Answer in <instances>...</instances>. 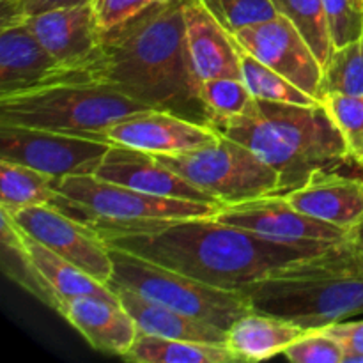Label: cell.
Wrapping results in <instances>:
<instances>
[{
	"instance_id": "4fadbf2b",
	"label": "cell",
	"mask_w": 363,
	"mask_h": 363,
	"mask_svg": "<svg viewBox=\"0 0 363 363\" xmlns=\"http://www.w3.org/2000/svg\"><path fill=\"white\" fill-rule=\"evenodd\" d=\"M23 21L38 41L64 66L89 71L99 84L105 52L103 28L92 4L46 11Z\"/></svg>"
},
{
	"instance_id": "83f0119b",
	"label": "cell",
	"mask_w": 363,
	"mask_h": 363,
	"mask_svg": "<svg viewBox=\"0 0 363 363\" xmlns=\"http://www.w3.org/2000/svg\"><path fill=\"white\" fill-rule=\"evenodd\" d=\"M201 96L209 113V124H218L241 116L255 98L241 78H213L201 84Z\"/></svg>"
},
{
	"instance_id": "4dcf8cb0",
	"label": "cell",
	"mask_w": 363,
	"mask_h": 363,
	"mask_svg": "<svg viewBox=\"0 0 363 363\" xmlns=\"http://www.w3.org/2000/svg\"><path fill=\"white\" fill-rule=\"evenodd\" d=\"M284 357L294 363H344L346 350L323 328H311L284 351Z\"/></svg>"
},
{
	"instance_id": "8fae6325",
	"label": "cell",
	"mask_w": 363,
	"mask_h": 363,
	"mask_svg": "<svg viewBox=\"0 0 363 363\" xmlns=\"http://www.w3.org/2000/svg\"><path fill=\"white\" fill-rule=\"evenodd\" d=\"M215 218L264 240L303 247H332L351 236L350 230L298 211L279 194L223 204Z\"/></svg>"
},
{
	"instance_id": "d4e9b609",
	"label": "cell",
	"mask_w": 363,
	"mask_h": 363,
	"mask_svg": "<svg viewBox=\"0 0 363 363\" xmlns=\"http://www.w3.org/2000/svg\"><path fill=\"white\" fill-rule=\"evenodd\" d=\"M238 55H240L241 80L248 87L255 99L261 101H277V103H293V105H321L319 99L307 94L300 87L287 80L286 77L275 71L273 67L266 66L262 60L252 55L247 48L238 43Z\"/></svg>"
},
{
	"instance_id": "7402d4cb",
	"label": "cell",
	"mask_w": 363,
	"mask_h": 363,
	"mask_svg": "<svg viewBox=\"0 0 363 363\" xmlns=\"http://www.w3.org/2000/svg\"><path fill=\"white\" fill-rule=\"evenodd\" d=\"M305 332L307 330L289 319L250 311L229 326L225 346L238 362H262L284 354Z\"/></svg>"
},
{
	"instance_id": "ba28073f",
	"label": "cell",
	"mask_w": 363,
	"mask_h": 363,
	"mask_svg": "<svg viewBox=\"0 0 363 363\" xmlns=\"http://www.w3.org/2000/svg\"><path fill=\"white\" fill-rule=\"evenodd\" d=\"M169 169L222 204L280 194V176L252 149L220 133L215 142L181 155H155Z\"/></svg>"
},
{
	"instance_id": "ffe728a7",
	"label": "cell",
	"mask_w": 363,
	"mask_h": 363,
	"mask_svg": "<svg viewBox=\"0 0 363 363\" xmlns=\"http://www.w3.org/2000/svg\"><path fill=\"white\" fill-rule=\"evenodd\" d=\"M21 247L27 255L30 268L41 286L43 298L41 301L59 314L64 301L78 296H99L105 300L119 301L117 294L105 286L103 282L96 280L87 272L80 269L78 266L71 264L59 254L50 250L38 240L28 236L20 229Z\"/></svg>"
},
{
	"instance_id": "2e32d148",
	"label": "cell",
	"mask_w": 363,
	"mask_h": 363,
	"mask_svg": "<svg viewBox=\"0 0 363 363\" xmlns=\"http://www.w3.org/2000/svg\"><path fill=\"white\" fill-rule=\"evenodd\" d=\"M92 176L144 194L223 206L160 162L151 152L112 144Z\"/></svg>"
},
{
	"instance_id": "4316f807",
	"label": "cell",
	"mask_w": 363,
	"mask_h": 363,
	"mask_svg": "<svg viewBox=\"0 0 363 363\" xmlns=\"http://www.w3.org/2000/svg\"><path fill=\"white\" fill-rule=\"evenodd\" d=\"M328 92L363 96V35L357 41L333 48L323 67L321 98Z\"/></svg>"
},
{
	"instance_id": "d590c367",
	"label": "cell",
	"mask_w": 363,
	"mask_h": 363,
	"mask_svg": "<svg viewBox=\"0 0 363 363\" xmlns=\"http://www.w3.org/2000/svg\"><path fill=\"white\" fill-rule=\"evenodd\" d=\"M351 241H353L358 257H360L363 262V222L353 230V233H351Z\"/></svg>"
},
{
	"instance_id": "7a4b0ae2",
	"label": "cell",
	"mask_w": 363,
	"mask_h": 363,
	"mask_svg": "<svg viewBox=\"0 0 363 363\" xmlns=\"http://www.w3.org/2000/svg\"><path fill=\"white\" fill-rule=\"evenodd\" d=\"M184 2L167 0L105 32L99 84L156 110L209 124L184 39Z\"/></svg>"
},
{
	"instance_id": "5bb4252c",
	"label": "cell",
	"mask_w": 363,
	"mask_h": 363,
	"mask_svg": "<svg viewBox=\"0 0 363 363\" xmlns=\"http://www.w3.org/2000/svg\"><path fill=\"white\" fill-rule=\"evenodd\" d=\"M64 82H96L89 71L64 66L23 21L0 25V96Z\"/></svg>"
},
{
	"instance_id": "484cf974",
	"label": "cell",
	"mask_w": 363,
	"mask_h": 363,
	"mask_svg": "<svg viewBox=\"0 0 363 363\" xmlns=\"http://www.w3.org/2000/svg\"><path fill=\"white\" fill-rule=\"evenodd\" d=\"M272 2L279 14H284L296 25L325 67L333 52V45L330 39L323 0H272Z\"/></svg>"
},
{
	"instance_id": "52a82bcc",
	"label": "cell",
	"mask_w": 363,
	"mask_h": 363,
	"mask_svg": "<svg viewBox=\"0 0 363 363\" xmlns=\"http://www.w3.org/2000/svg\"><path fill=\"white\" fill-rule=\"evenodd\" d=\"M108 248L113 261V277L110 284L133 289L147 300L167 305L190 318L211 323L225 332L236 319L254 311L243 291L209 286L128 250Z\"/></svg>"
},
{
	"instance_id": "44dd1931",
	"label": "cell",
	"mask_w": 363,
	"mask_h": 363,
	"mask_svg": "<svg viewBox=\"0 0 363 363\" xmlns=\"http://www.w3.org/2000/svg\"><path fill=\"white\" fill-rule=\"evenodd\" d=\"M110 289L117 294L121 305L135 319L138 333H149V335L167 337V339L194 340V342L225 344L227 332L211 323L181 314L167 305L147 300L124 286L110 284Z\"/></svg>"
},
{
	"instance_id": "30bf717a",
	"label": "cell",
	"mask_w": 363,
	"mask_h": 363,
	"mask_svg": "<svg viewBox=\"0 0 363 363\" xmlns=\"http://www.w3.org/2000/svg\"><path fill=\"white\" fill-rule=\"evenodd\" d=\"M4 211L28 236L110 286L113 277L112 254L98 230L53 206H25Z\"/></svg>"
},
{
	"instance_id": "9a60e30c",
	"label": "cell",
	"mask_w": 363,
	"mask_h": 363,
	"mask_svg": "<svg viewBox=\"0 0 363 363\" xmlns=\"http://www.w3.org/2000/svg\"><path fill=\"white\" fill-rule=\"evenodd\" d=\"M220 131L208 123L188 119L167 110H144L113 123L105 137L112 144L140 149L151 155H181L208 145Z\"/></svg>"
},
{
	"instance_id": "f546056e",
	"label": "cell",
	"mask_w": 363,
	"mask_h": 363,
	"mask_svg": "<svg viewBox=\"0 0 363 363\" xmlns=\"http://www.w3.org/2000/svg\"><path fill=\"white\" fill-rule=\"evenodd\" d=\"M202 4L233 34L279 14L272 0H202Z\"/></svg>"
},
{
	"instance_id": "1f68e13d",
	"label": "cell",
	"mask_w": 363,
	"mask_h": 363,
	"mask_svg": "<svg viewBox=\"0 0 363 363\" xmlns=\"http://www.w3.org/2000/svg\"><path fill=\"white\" fill-rule=\"evenodd\" d=\"M333 48L363 35V0H323Z\"/></svg>"
},
{
	"instance_id": "277c9868",
	"label": "cell",
	"mask_w": 363,
	"mask_h": 363,
	"mask_svg": "<svg viewBox=\"0 0 363 363\" xmlns=\"http://www.w3.org/2000/svg\"><path fill=\"white\" fill-rule=\"evenodd\" d=\"M211 126L273 167L280 176V194L300 186L319 170L351 162L344 137L323 105L255 99L245 113Z\"/></svg>"
},
{
	"instance_id": "836d02e7",
	"label": "cell",
	"mask_w": 363,
	"mask_h": 363,
	"mask_svg": "<svg viewBox=\"0 0 363 363\" xmlns=\"http://www.w3.org/2000/svg\"><path fill=\"white\" fill-rule=\"evenodd\" d=\"M85 4H92V0H0V25L25 20L46 11L85 6Z\"/></svg>"
},
{
	"instance_id": "f1b7e54d",
	"label": "cell",
	"mask_w": 363,
	"mask_h": 363,
	"mask_svg": "<svg viewBox=\"0 0 363 363\" xmlns=\"http://www.w3.org/2000/svg\"><path fill=\"white\" fill-rule=\"evenodd\" d=\"M321 105L344 137L351 162L363 167V96L328 92Z\"/></svg>"
},
{
	"instance_id": "cb8c5ba5",
	"label": "cell",
	"mask_w": 363,
	"mask_h": 363,
	"mask_svg": "<svg viewBox=\"0 0 363 363\" xmlns=\"http://www.w3.org/2000/svg\"><path fill=\"white\" fill-rule=\"evenodd\" d=\"M62 194L55 179L23 163L0 160V208L18 209L25 206L59 208Z\"/></svg>"
},
{
	"instance_id": "5b68a950",
	"label": "cell",
	"mask_w": 363,
	"mask_h": 363,
	"mask_svg": "<svg viewBox=\"0 0 363 363\" xmlns=\"http://www.w3.org/2000/svg\"><path fill=\"white\" fill-rule=\"evenodd\" d=\"M151 106L98 82H64L0 96V123L105 137L113 123Z\"/></svg>"
},
{
	"instance_id": "e575fe53",
	"label": "cell",
	"mask_w": 363,
	"mask_h": 363,
	"mask_svg": "<svg viewBox=\"0 0 363 363\" xmlns=\"http://www.w3.org/2000/svg\"><path fill=\"white\" fill-rule=\"evenodd\" d=\"M325 332L335 337L346 354H363V321H337L328 326H323Z\"/></svg>"
},
{
	"instance_id": "7c38bea8",
	"label": "cell",
	"mask_w": 363,
	"mask_h": 363,
	"mask_svg": "<svg viewBox=\"0 0 363 363\" xmlns=\"http://www.w3.org/2000/svg\"><path fill=\"white\" fill-rule=\"evenodd\" d=\"M243 48L321 101L323 64L296 25L284 14L234 32Z\"/></svg>"
},
{
	"instance_id": "9c48e42d",
	"label": "cell",
	"mask_w": 363,
	"mask_h": 363,
	"mask_svg": "<svg viewBox=\"0 0 363 363\" xmlns=\"http://www.w3.org/2000/svg\"><path fill=\"white\" fill-rule=\"evenodd\" d=\"M110 145L103 137L0 123V160L23 163L53 179L94 174Z\"/></svg>"
},
{
	"instance_id": "e0dca14e",
	"label": "cell",
	"mask_w": 363,
	"mask_h": 363,
	"mask_svg": "<svg viewBox=\"0 0 363 363\" xmlns=\"http://www.w3.org/2000/svg\"><path fill=\"white\" fill-rule=\"evenodd\" d=\"M279 195L298 211L350 233L363 222V179L340 174L339 169L319 170L303 184Z\"/></svg>"
},
{
	"instance_id": "ac0fdd59",
	"label": "cell",
	"mask_w": 363,
	"mask_h": 363,
	"mask_svg": "<svg viewBox=\"0 0 363 363\" xmlns=\"http://www.w3.org/2000/svg\"><path fill=\"white\" fill-rule=\"evenodd\" d=\"M184 39L197 80L241 78L236 38L215 18L202 0L184 2Z\"/></svg>"
},
{
	"instance_id": "d6a6232c",
	"label": "cell",
	"mask_w": 363,
	"mask_h": 363,
	"mask_svg": "<svg viewBox=\"0 0 363 363\" xmlns=\"http://www.w3.org/2000/svg\"><path fill=\"white\" fill-rule=\"evenodd\" d=\"M167 0H92L96 18L103 32H108L135 16L147 11L156 4H163Z\"/></svg>"
},
{
	"instance_id": "d6986e66",
	"label": "cell",
	"mask_w": 363,
	"mask_h": 363,
	"mask_svg": "<svg viewBox=\"0 0 363 363\" xmlns=\"http://www.w3.org/2000/svg\"><path fill=\"white\" fill-rule=\"evenodd\" d=\"M62 315L92 350L106 354L124 357L133 346L138 328L130 312L121 301L99 296H78L64 301Z\"/></svg>"
},
{
	"instance_id": "603a6c76",
	"label": "cell",
	"mask_w": 363,
	"mask_h": 363,
	"mask_svg": "<svg viewBox=\"0 0 363 363\" xmlns=\"http://www.w3.org/2000/svg\"><path fill=\"white\" fill-rule=\"evenodd\" d=\"M124 360L137 363H233L238 362L225 344L194 342L138 333Z\"/></svg>"
},
{
	"instance_id": "8992f818",
	"label": "cell",
	"mask_w": 363,
	"mask_h": 363,
	"mask_svg": "<svg viewBox=\"0 0 363 363\" xmlns=\"http://www.w3.org/2000/svg\"><path fill=\"white\" fill-rule=\"evenodd\" d=\"M55 188L62 194L60 211L87 223L99 234H112L131 227L155 225L191 216H215L222 208L208 202L144 194L99 179L92 174L55 179Z\"/></svg>"
},
{
	"instance_id": "6da1fadb",
	"label": "cell",
	"mask_w": 363,
	"mask_h": 363,
	"mask_svg": "<svg viewBox=\"0 0 363 363\" xmlns=\"http://www.w3.org/2000/svg\"><path fill=\"white\" fill-rule=\"evenodd\" d=\"M101 236L108 247L230 291H241L280 266L328 248L264 240L215 216L170 220Z\"/></svg>"
},
{
	"instance_id": "3957f363",
	"label": "cell",
	"mask_w": 363,
	"mask_h": 363,
	"mask_svg": "<svg viewBox=\"0 0 363 363\" xmlns=\"http://www.w3.org/2000/svg\"><path fill=\"white\" fill-rule=\"evenodd\" d=\"M254 311L301 328H323L363 312V262L351 236L266 273L243 289Z\"/></svg>"
}]
</instances>
